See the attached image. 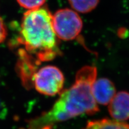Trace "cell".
I'll return each instance as SVG.
<instances>
[{"label": "cell", "mask_w": 129, "mask_h": 129, "mask_svg": "<svg viewBox=\"0 0 129 129\" xmlns=\"http://www.w3.org/2000/svg\"><path fill=\"white\" fill-rule=\"evenodd\" d=\"M7 29L3 19L0 17V43H3L7 37Z\"/></svg>", "instance_id": "cell-11"}, {"label": "cell", "mask_w": 129, "mask_h": 129, "mask_svg": "<svg viewBox=\"0 0 129 129\" xmlns=\"http://www.w3.org/2000/svg\"><path fill=\"white\" fill-rule=\"evenodd\" d=\"M52 21L56 36L64 41L75 39L83 28L80 16L76 12L69 9L57 10L52 15Z\"/></svg>", "instance_id": "cell-3"}, {"label": "cell", "mask_w": 129, "mask_h": 129, "mask_svg": "<svg viewBox=\"0 0 129 129\" xmlns=\"http://www.w3.org/2000/svg\"><path fill=\"white\" fill-rule=\"evenodd\" d=\"M97 73V68L93 66L81 68L76 74L74 84L61 93L50 110L30 121L28 129H44L55 122L98 112L99 107L91 91Z\"/></svg>", "instance_id": "cell-1"}, {"label": "cell", "mask_w": 129, "mask_h": 129, "mask_svg": "<svg viewBox=\"0 0 129 129\" xmlns=\"http://www.w3.org/2000/svg\"><path fill=\"white\" fill-rule=\"evenodd\" d=\"M19 61L17 64V71L22 83L26 88H30L33 86V78L36 73L38 66L41 63L30 55L25 50L19 51Z\"/></svg>", "instance_id": "cell-5"}, {"label": "cell", "mask_w": 129, "mask_h": 129, "mask_svg": "<svg viewBox=\"0 0 129 129\" xmlns=\"http://www.w3.org/2000/svg\"><path fill=\"white\" fill-rule=\"evenodd\" d=\"M47 0H17L21 7L28 10H35L42 7Z\"/></svg>", "instance_id": "cell-10"}, {"label": "cell", "mask_w": 129, "mask_h": 129, "mask_svg": "<svg viewBox=\"0 0 129 129\" xmlns=\"http://www.w3.org/2000/svg\"><path fill=\"white\" fill-rule=\"evenodd\" d=\"M64 75L58 68L48 65L37 71L33 78V85L38 92L46 96H55L63 89Z\"/></svg>", "instance_id": "cell-4"}, {"label": "cell", "mask_w": 129, "mask_h": 129, "mask_svg": "<svg viewBox=\"0 0 129 129\" xmlns=\"http://www.w3.org/2000/svg\"><path fill=\"white\" fill-rule=\"evenodd\" d=\"M83 129H129V124L108 118L89 121Z\"/></svg>", "instance_id": "cell-8"}, {"label": "cell", "mask_w": 129, "mask_h": 129, "mask_svg": "<svg viewBox=\"0 0 129 129\" xmlns=\"http://www.w3.org/2000/svg\"><path fill=\"white\" fill-rule=\"evenodd\" d=\"M93 96L95 101L102 105H107L115 95L114 84L109 79L102 78L96 80L92 85Z\"/></svg>", "instance_id": "cell-7"}, {"label": "cell", "mask_w": 129, "mask_h": 129, "mask_svg": "<svg viewBox=\"0 0 129 129\" xmlns=\"http://www.w3.org/2000/svg\"><path fill=\"white\" fill-rule=\"evenodd\" d=\"M1 102H0V110H1Z\"/></svg>", "instance_id": "cell-12"}, {"label": "cell", "mask_w": 129, "mask_h": 129, "mask_svg": "<svg viewBox=\"0 0 129 129\" xmlns=\"http://www.w3.org/2000/svg\"><path fill=\"white\" fill-rule=\"evenodd\" d=\"M108 110L111 117L122 122L129 119V93L120 91L114 96L109 104Z\"/></svg>", "instance_id": "cell-6"}, {"label": "cell", "mask_w": 129, "mask_h": 129, "mask_svg": "<svg viewBox=\"0 0 129 129\" xmlns=\"http://www.w3.org/2000/svg\"><path fill=\"white\" fill-rule=\"evenodd\" d=\"M52 14L47 9L28 10L22 19L19 41L39 62L51 60L59 54Z\"/></svg>", "instance_id": "cell-2"}, {"label": "cell", "mask_w": 129, "mask_h": 129, "mask_svg": "<svg viewBox=\"0 0 129 129\" xmlns=\"http://www.w3.org/2000/svg\"><path fill=\"white\" fill-rule=\"evenodd\" d=\"M71 7L77 12L87 13L97 7L99 0H68Z\"/></svg>", "instance_id": "cell-9"}]
</instances>
